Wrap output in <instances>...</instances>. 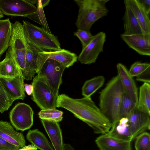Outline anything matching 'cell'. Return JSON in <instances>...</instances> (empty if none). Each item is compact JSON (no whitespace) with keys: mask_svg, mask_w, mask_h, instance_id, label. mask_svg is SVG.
Segmentation results:
<instances>
[{"mask_svg":"<svg viewBox=\"0 0 150 150\" xmlns=\"http://www.w3.org/2000/svg\"><path fill=\"white\" fill-rule=\"evenodd\" d=\"M57 107L64 108L71 112L91 127L95 134L106 133L111 127V122L91 97L74 99L61 94L58 96Z\"/></svg>","mask_w":150,"mask_h":150,"instance_id":"obj_1","label":"cell"},{"mask_svg":"<svg viewBox=\"0 0 150 150\" xmlns=\"http://www.w3.org/2000/svg\"><path fill=\"white\" fill-rule=\"evenodd\" d=\"M124 93L118 75L112 78L99 92V108L112 124L110 131L113 130L119 122V108Z\"/></svg>","mask_w":150,"mask_h":150,"instance_id":"obj_2","label":"cell"},{"mask_svg":"<svg viewBox=\"0 0 150 150\" xmlns=\"http://www.w3.org/2000/svg\"><path fill=\"white\" fill-rule=\"evenodd\" d=\"M109 0H74L79 8L75 23L78 29L90 31L92 25L107 16L109 11L106 6Z\"/></svg>","mask_w":150,"mask_h":150,"instance_id":"obj_3","label":"cell"},{"mask_svg":"<svg viewBox=\"0 0 150 150\" xmlns=\"http://www.w3.org/2000/svg\"><path fill=\"white\" fill-rule=\"evenodd\" d=\"M23 22L24 35L27 41L44 50L50 51L61 49L57 37L50 31L28 21H23Z\"/></svg>","mask_w":150,"mask_h":150,"instance_id":"obj_4","label":"cell"},{"mask_svg":"<svg viewBox=\"0 0 150 150\" xmlns=\"http://www.w3.org/2000/svg\"><path fill=\"white\" fill-rule=\"evenodd\" d=\"M32 98L41 110L56 108L58 96L42 78L38 75L34 77Z\"/></svg>","mask_w":150,"mask_h":150,"instance_id":"obj_5","label":"cell"},{"mask_svg":"<svg viewBox=\"0 0 150 150\" xmlns=\"http://www.w3.org/2000/svg\"><path fill=\"white\" fill-rule=\"evenodd\" d=\"M12 26L9 47L11 48L15 59L23 73L25 66L26 40L21 23L17 21L12 23Z\"/></svg>","mask_w":150,"mask_h":150,"instance_id":"obj_6","label":"cell"},{"mask_svg":"<svg viewBox=\"0 0 150 150\" xmlns=\"http://www.w3.org/2000/svg\"><path fill=\"white\" fill-rule=\"evenodd\" d=\"M65 68L61 63L54 60L49 59L45 61L37 73L51 88L55 94L58 96L59 88L62 83V74Z\"/></svg>","mask_w":150,"mask_h":150,"instance_id":"obj_7","label":"cell"},{"mask_svg":"<svg viewBox=\"0 0 150 150\" xmlns=\"http://www.w3.org/2000/svg\"><path fill=\"white\" fill-rule=\"evenodd\" d=\"M33 114L29 105L18 103L10 111L9 118L11 123L17 130L24 131L29 129L33 124Z\"/></svg>","mask_w":150,"mask_h":150,"instance_id":"obj_8","label":"cell"},{"mask_svg":"<svg viewBox=\"0 0 150 150\" xmlns=\"http://www.w3.org/2000/svg\"><path fill=\"white\" fill-rule=\"evenodd\" d=\"M38 10L37 7L26 0H0V10L6 15L27 17Z\"/></svg>","mask_w":150,"mask_h":150,"instance_id":"obj_9","label":"cell"},{"mask_svg":"<svg viewBox=\"0 0 150 150\" xmlns=\"http://www.w3.org/2000/svg\"><path fill=\"white\" fill-rule=\"evenodd\" d=\"M106 37L105 33L103 32L94 35L92 41L82 50L77 60L81 64H85L95 63L100 53L103 51Z\"/></svg>","mask_w":150,"mask_h":150,"instance_id":"obj_10","label":"cell"},{"mask_svg":"<svg viewBox=\"0 0 150 150\" xmlns=\"http://www.w3.org/2000/svg\"><path fill=\"white\" fill-rule=\"evenodd\" d=\"M49 59L55 60L62 64L66 68H68L77 62L78 57L75 53L64 49L50 51L43 50L39 54L37 72L45 61Z\"/></svg>","mask_w":150,"mask_h":150,"instance_id":"obj_11","label":"cell"},{"mask_svg":"<svg viewBox=\"0 0 150 150\" xmlns=\"http://www.w3.org/2000/svg\"><path fill=\"white\" fill-rule=\"evenodd\" d=\"M100 150H131L132 141L116 136L109 132L95 140Z\"/></svg>","mask_w":150,"mask_h":150,"instance_id":"obj_12","label":"cell"},{"mask_svg":"<svg viewBox=\"0 0 150 150\" xmlns=\"http://www.w3.org/2000/svg\"><path fill=\"white\" fill-rule=\"evenodd\" d=\"M129 130L133 139L140 134L150 129V115L136 107L128 117Z\"/></svg>","mask_w":150,"mask_h":150,"instance_id":"obj_13","label":"cell"},{"mask_svg":"<svg viewBox=\"0 0 150 150\" xmlns=\"http://www.w3.org/2000/svg\"><path fill=\"white\" fill-rule=\"evenodd\" d=\"M43 50H45L33 45L26 40L25 66L24 71L22 73L24 79L30 81L32 79L33 77H34L37 71L39 53Z\"/></svg>","mask_w":150,"mask_h":150,"instance_id":"obj_14","label":"cell"},{"mask_svg":"<svg viewBox=\"0 0 150 150\" xmlns=\"http://www.w3.org/2000/svg\"><path fill=\"white\" fill-rule=\"evenodd\" d=\"M120 37L129 47L139 54L150 56V34L125 35L122 34Z\"/></svg>","mask_w":150,"mask_h":150,"instance_id":"obj_15","label":"cell"},{"mask_svg":"<svg viewBox=\"0 0 150 150\" xmlns=\"http://www.w3.org/2000/svg\"><path fill=\"white\" fill-rule=\"evenodd\" d=\"M116 66L117 75L122 83L124 93L130 98L137 106L138 89L133 77L130 76L128 70L123 64L118 63Z\"/></svg>","mask_w":150,"mask_h":150,"instance_id":"obj_16","label":"cell"},{"mask_svg":"<svg viewBox=\"0 0 150 150\" xmlns=\"http://www.w3.org/2000/svg\"><path fill=\"white\" fill-rule=\"evenodd\" d=\"M24 79L22 74L11 79L0 77V81L13 101L19 99L23 100L26 96Z\"/></svg>","mask_w":150,"mask_h":150,"instance_id":"obj_17","label":"cell"},{"mask_svg":"<svg viewBox=\"0 0 150 150\" xmlns=\"http://www.w3.org/2000/svg\"><path fill=\"white\" fill-rule=\"evenodd\" d=\"M125 6L131 10L145 34H150L149 15L146 11L139 0H125Z\"/></svg>","mask_w":150,"mask_h":150,"instance_id":"obj_18","label":"cell"},{"mask_svg":"<svg viewBox=\"0 0 150 150\" xmlns=\"http://www.w3.org/2000/svg\"><path fill=\"white\" fill-rule=\"evenodd\" d=\"M22 74L12 51L9 47L4 59L0 62V77L11 79Z\"/></svg>","mask_w":150,"mask_h":150,"instance_id":"obj_19","label":"cell"},{"mask_svg":"<svg viewBox=\"0 0 150 150\" xmlns=\"http://www.w3.org/2000/svg\"><path fill=\"white\" fill-rule=\"evenodd\" d=\"M0 137L20 148L25 145L23 134L16 131L11 124L8 122L0 120Z\"/></svg>","mask_w":150,"mask_h":150,"instance_id":"obj_20","label":"cell"},{"mask_svg":"<svg viewBox=\"0 0 150 150\" xmlns=\"http://www.w3.org/2000/svg\"><path fill=\"white\" fill-rule=\"evenodd\" d=\"M54 150H64V144L62 129L58 122L41 120Z\"/></svg>","mask_w":150,"mask_h":150,"instance_id":"obj_21","label":"cell"},{"mask_svg":"<svg viewBox=\"0 0 150 150\" xmlns=\"http://www.w3.org/2000/svg\"><path fill=\"white\" fill-rule=\"evenodd\" d=\"M125 6V12L123 18L124 32L122 34L125 35H129L144 34L138 22L131 10L127 6Z\"/></svg>","mask_w":150,"mask_h":150,"instance_id":"obj_22","label":"cell"},{"mask_svg":"<svg viewBox=\"0 0 150 150\" xmlns=\"http://www.w3.org/2000/svg\"><path fill=\"white\" fill-rule=\"evenodd\" d=\"M27 139L40 150H54L52 144L45 135L38 129L29 130L26 136Z\"/></svg>","mask_w":150,"mask_h":150,"instance_id":"obj_23","label":"cell"},{"mask_svg":"<svg viewBox=\"0 0 150 150\" xmlns=\"http://www.w3.org/2000/svg\"><path fill=\"white\" fill-rule=\"evenodd\" d=\"M12 30V23L9 18L0 19V55L9 47Z\"/></svg>","mask_w":150,"mask_h":150,"instance_id":"obj_24","label":"cell"},{"mask_svg":"<svg viewBox=\"0 0 150 150\" xmlns=\"http://www.w3.org/2000/svg\"><path fill=\"white\" fill-rule=\"evenodd\" d=\"M105 78L103 76H95L86 81L82 88V94L84 97H91V96L103 85Z\"/></svg>","mask_w":150,"mask_h":150,"instance_id":"obj_25","label":"cell"},{"mask_svg":"<svg viewBox=\"0 0 150 150\" xmlns=\"http://www.w3.org/2000/svg\"><path fill=\"white\" fill-rule=\"evenodd\" d=\"M137 107L150 115V83H144L140 87Z\"/></svg>","mask_w":150,"mask_h":150,"instance_id":"obj_26","label":"cell"},{"mask_svg":"<svg viewBox=\"0 0 150 150\" xmlns=\"http://www.w3.org/2000/svg\"><path fill=\"white\" fill-rule=\"evenodd\" d=\"M137 106L136 103L124 93L119 108V120L122 118H127Z\"/></svg>","mask_w":150,"mask_h":150,"instance_id":"obj_27","label":"cell"},{"mask_svg":"<svg viewBox=\"0 0 150 150\" xmlns=\"http://www.w3.org/2000/svg\"><path fill=\"white\" fill-rule=\"evenodd\" d=\"M63 112L56 108L41 110L38 115L41 120L59 122L63 119Z\"/></svg>","mask_w":150,"mask_h":150,"instance_id":"obj_28","label":"cell"},{"mask_svg":"<svg viewBox=\"0 0 150 150\" xmlns=\"http://www.w3.org/2000/svg\"><path fill=\"white\" fill-rule=\"evenodd\" d=\"M134 147L135 150H150V134L144 132L135 138Z\"/></svg>","mask_w":150,"mask_h":150,"instance_id":"obj_29","label":"cell"},{"mask_svg":"<svg viewBox=\"0 0 150 150\" xmlns=\"http://www.w3.org/2000/svg\"><path fill=\"white\" fill-rule=\"evenodd\" d=\"M109 132L116 136L124 139L132 141L133 140L128 123L122 124L118 122L114 130L111 132L109 131Z\"/></svg>","mask_w":150,"mask_h":150,"instance_id":"obj_30","label":"cell"},{"mask_svg":"<svg viewBox=\"0 0 150 150\" xmlns=\"http://www.w3.org/2000/svg\"><path fill=\"white\" fill-rule=\"evenodd\" d=\"M13 102L0 80V112L2 114L7 110Z\"/></svg>","mask_w":150,"mask_h":150,"instance_id":"obj_31","label":"cell"},{"mask_svg":"<svg viewBox=\"0 0 150 150\" xmlns=\"http://www.w3.org/2000/svg\"><path fill=\"white\" fill-rule=\"evenodd\" d=\"M149 67V63L137 61L131 65L129 72L132 77H136Z\"/></svg>","mask_w":150,"mask_h":150,"instance_id":"obj_32","label":"cell"},{"mask_svg":"<svg viewBox=\"0 0 150 150\" xmlns=\"http://www.w3.org/2000/svg\"><path fill=\"white\" fill-rule=\"evenodd\" d=\"M74 34L80 41L82 45V50L90 43L94 37V35H93L90 31L79 29L74 32Z\"/></svg>","mask_w":150,"mask_h":150,"instance_id":"obj_33","label":"cell"},{"mask_svg":"<svg viewBox=\"0 0 150 150\" xmlns=\"http://www.w3.org/2000/svg\"><path fill=\"white\" fill-rule=\"evenodd\" d=\"M137 81L150 83V67L136 76Z\"/></svg>","mask_w":150,"mask_h":150,"instance_id":"obj_34","label":"cell"},{"mask_svg":"<svg viewBox=\"0 0 150 150\" xmlns=\"http://www.w3.org/2000/svg\"><path fill=\"white\" fill-rule=\"evenodd\" d=\"M20 149L0 137V150H18Z\"/></svg>","mask_w":150,"mask_h":150,"instance_id":"obj_35","label":"cell"},{"mask_svg":"<svg viewBox=\"0 0 150 150\" xmlns=\"http://www.w3.org/2000/svg\"><path fill=\"white\" fill-rule=\"evenodd\" d=\"M146 12L150 13V0H139Z\"/></svg>","mask_w":150,"mask_h":150,"instance_id":"obj_36","label":"cell"},{"mask_svg":"<svg viewBox=\"0 0 150 150\" xmlns=\"http://www.w3.org/2000/svg\"><path fill=\"white\" fill-rule=\"evenodd\" d=\"M25 91L28 96L31 95L33 90V86L32 84H24Z\"/></svg>","mask_w":150,"mask_h":150,"instance_id":"obj_37","label":"cell"},{"mask_svg":"<svg viewBox=\"0 0 150 150\" xmlns=\"http://www.w3.org/2000/svg\"><path fill=\"white\" fill-rule=\"evenodd\" d=\"M37 148L33 144L25 146L18 150H37Z\"/></svg>","mask_w":150,"mask_h":150,"instance_id":"obj_38","label":"cell"},{"mask_svg":"<svg viewBox=\"0 0 150 150\" xmlns=\"http://www.w3.org/2000/svg\"><path fill=\"white\" fill-rule=\"evenodd\" d=\"M39 1L40 3L43 8L47 6L50 1V0H41Z\"/></svg>","mask_w":150,"mask_h":150,"instance_id":"obj_39","label":"cell"},{"mask_svg":"<svg viewBox=\"0 0 150 150\" xmlns=\"http://www.w3.org/2000/svg\"><path fill=\"white\" fill-rule=\"evenodd\" d=\"M4 16V14L0 10V19L2 18Z\"/></svg>","mask_w":150,"mask_h":150,"instance_id":"obj_40","label":"cell"}]
</instances>
